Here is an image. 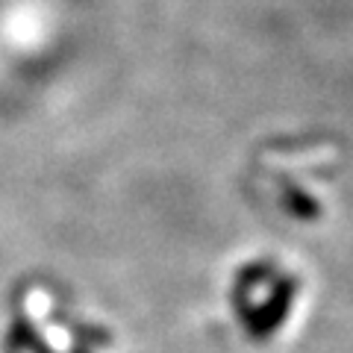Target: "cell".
I'll return each instance as SVG.
<instances>
[{
  "label": "cell",
  "instance_id": "cell-1",
  "mask_svg": "<svg viewBox=\"0 0 353 353\" xmlns=\"http://www.w3.org/2000/svg\"><path fill=\"white\" fill-rule=\"evenodd\" d=\"M294 294H297V280L294 277H285V280H277L274 283V292L271 297L265 301V306L256 309V318H253V336H271L274 330H277L283 321H285V315H289V309H292V301H294Z\"/></svg>",
  "mask_w": 353,
  "mask_h": 353
},
{
  "label": "cell",
  "instance_id": "cell-2",
  "mask_svg": "<svg viewBox=\"0 0 353 353\" xmlns=\"http://www.w3.org/2000/svg\"><path fill=\"white\" fill-rule=\"evenodd\" d=\"M292 209H294V215H301V218H315L318 215V203L312 201V197H306L301 192H292Z\"/></svg>",
  "mask_w": 353,
  "mask_h": 353
}]
</instances>
